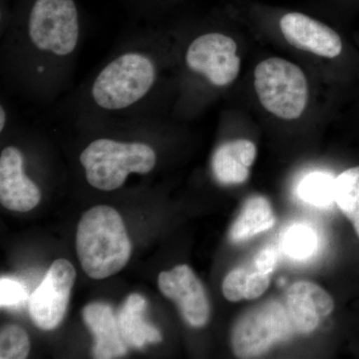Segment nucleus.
I'll list each match as a JSON object with an SVG mask.
<instances>
[{"label": "nucleus", "mask_w": 359, "mask_h": 359, "mask_svg": "<svg viewBox=\"0 0 359 359\" xmlns=\"http://www.w3.org/2000/svg\"><path fill=\"white\" fill-rule=\"evenodd\" d=\"M76 250L85 273L102 280L128 263L132 245L119 212L108 205L88 210L78 224Z\"/></svg>", "instance_id": "obj_1"}, {"label": "nucleus", "mask_w": 359, "mask_h": 359, "mask_svg": "<svg viewBox=\"0 0 359 359\" xmlns=\"http://www.w3.org/2000/svg\"><path fill=\"white\" fill-rule=\"evenodd\" d=\"M154 150L143 143H121L110 139L92 142L80 156L88 183L102 191H114L129 174H148L156 165Z\"/></svg>", "instance_id": "obj_2"}, {"label": "nucleus", "mask_w": 359, "mask_h": 359, "mask_svg": "<svg viewBox=\"0 0 359 359\" xmlns=\"http://www.w3.org/2000/svg\"><path fill=\"white\" fill-rule=\"evenodd\" d=\"M254 86L264 109L280 119H297L308 105L306 74L285 59L271 57L259 63L255 69Z\"/></svg>", "instance_id": "obj_3"}, {"label": "nucleus", "mask_w": 359, "mask_h": 359, "mask_svg": "<svg viewBox=\"0 0 359 359\" xmlns=\"http://www.w3.org/2000/svg\"><path fill=\"white\" fill-rule=\"evenodd\" d=\"M154 81L152 61L140 53H126L101 71L92 87V96L104 109H123L143 98Z\"/></svg>", "instance_id": "obj_4"}, {"label": "nucleus", "mask_w": 359, "mask_h": 359, "mask_svg": "<svg viewBox=\"0 0 359 359\" xmlns=\"http://www.w3.org/2000/svg\"><path fill=\"white\" fill-rule=\"evenodd\" d=\"M297 334L285 304H259L238 318L231 332V348L238 358H256Z\"/></svg>", "instance_id": "obj_5"}, {"label": "nucleus", "mask_w": 359, "mask_h": 359, "mask_svg": "<svg viewBox=\"0 0 359 359\" xmlns=\"http://www.w3.org/2000/svg\"><path fill=\"white\" fill-rule=\"evenodd\" d=\"M29 37L40 50L65 56L74 50L79 36L73 0H36L30 13Z\"/></svg>", "instance_id": "obj_6"}, {"label": "nucleus", "mask_w": 359, "mask_h": 359, "mask_svg": "<svg viewBox=\"0 0 359 359\" xmlns=\"http://www.w3.org/2000/svg\"><path fill=\"white\" fill-rule=\"evenodd\" d=\"M186 63L219 87L233 83L241 71L238 45L222 33H208L194 40L187 50Z\"/></svg>", "instance_id": "obj_7"}, {"label": "nucleus", "mask_w": 359, "mask_h": 359, "mask_svg": "<svg viewBox=\"0 0 359 359\" xmlns=\"http://www.w3.org/2000/svg\"><path fill=\"white\" fill-rule=\"evenodd\" d=\"M75 278L76 271L67 259H58L51 264L29 297L30 316L40 330H52L62 323Z\"/></svg>", "instance_id": "obj_8"}, {"label": "nucleus", "mask_w": 359, "mask_h": 359, "mask_svg": "<svg viewBox=\"0 0 359 359\" xmlns=\"http://www.w3.org/2000/svg\"><path fill=\"white\" fill-rule=\"evenodd\" d=\"M158 287L165 297L176 302L188 325L196 328L207 325L211 316L209 299L202 282L188 264L160 273Z\"/></svg>", "instance_id": "obj_9"}, {"label": "nucleus", "mask_w": 359, "mask_h": 359, "mask_svg": "<svg viewBox=\"0 0 359 359\" xmlns=\"http://www.w3.org/2000/svg\"><path fill=\"white\" fill-rule=\"evenodd\" d=\"M280 32L290 45L320 57L341 54L342 41L337 32L321 21L299 11H289L278 20Z\"/></svg>", "instance_id": "obj_10"}, {"label": "nucleus", "mask_w": 359, "mask_h": 359, "mask_svg": "<svg viewBox=\"0 0 359 359\" xmlns=\"http://www.w3.org/2000/svg\"><path fill=\"white\" fill-rule=\"evenodd\" d=\"M285 309L297 334H311L334 311L332 297L316 283L301 280L285 294Z\"/></svg>", "instance_id": "obj_11"}, {"label": "nucleus", "mask_w": 359, "mask_h": 359, "mask_svg": "<svg viewBox=\"0 0 359 359\" xmlns=\"http://www.w3.org/2000/svg\"><path fill=\"white\" fill-rule=\"evenodd\" d=\"M41 200L39 187L23 173L22 154L7 147L0 156V202L11 211L28 212Z\"/></svg>", "instance_id": "obj_12"}, {"label": "nucleus", "mask_w": 359, "mask_h": 359, "mask_svg": "<svg viewBox=\"0 0 359 359\" xmlns=\"http://www.w3.org/2000/svg\"><path fill=\"white\" fill-rule=\"evenodd\" d=\"M82 318L94 337V358H119L127 353L129 347L122 339L117 316L110 306L103 302L87 304Z\"/></svg>", "instance_id": "obj_13"}, {"label": "nucleus", "mask_w": 359, "mask_h": 359, "mask_svg": "<svg viewBox=\"0 0 359 359\" xmlns=\"http://www.w3.org/2000/svg\"><path fill=\"white\" fill-rule=\"evenodd\" d=\"M257 157L252 141L240 139L219 146L212 159L215 178L222 185H238L249 179L250 168Z\"/></svg>", "instance_id": "obj_14"}, {"label": "nucleus", "mask_w": 359, "mask_h": 359, "mask_svg": "<svg viewBox=\"0 0 359 359\" xmlns=\"http://www.w3.org/2000/svg\"><path fill=\"white\" fill-rule=\"evenodd\" d=\"M147 302L139 294L127 297L117 316L120 334L128 347L143 348L147 344H159L162 334L144 318Z\"/></svg>", "instance_id": "obj_15"}, {"label": "nucleus", "mask_w": 359, "mask_h": 359, "mask_svg": "<svg viewBox=\"0 0 359 359\" xmlns=\"http://www.w3.org/2000/svg\"><path fill=\"white\" fill-rule=\"evenodd\" d=\"M276 223L271 203L262 196L250 198L231 224L229 238L235 244L247 242L259 233L269 230Z\"/></svg>", "instance_id": "obj_16"}, {"label": "nucleus", "mask_w": 359, "mask_h": 359, "mask_svg": "<svg viewBox=\"0 0 359 359\" xmlns=\"http://www.w3.org/2000/svg\"><path fill=\"white\" fill-rule=\"evenodd\" d=\"M271 273L262 271L254 259L245 266L231 271L224 278L222 290L229 302L252 301L269 289Z\"/></svg>", "instance_id": "obj_17"}, {"label": "nucleus", "mask_w": 359, "mask_h": 359, "mask_svg": "<svg viewBox=\"0 0 359 359\" xmlns=\"http://www.w3.org/2000/svg\"><path fill=\"white\" fill-rule=\"evenodd\" d=\"M334 202L359 238V166L347 169L335 178Z\"/></svg>", "instance_id": "obj_18"}, {"label": "nucleus", "mask_w": 359, "mask_h": 359, "mask_svg": "<svg viewBox=\"0 0 359 359\" xmlns=\"http://www.w3.org/2000/svg\"><path fill=\"white\" fill-rule=\"evenodd\" d=\"M335 178L323 172L306 175L299 186V197L309 204L325 208L334 202Z\"/></svg>", "instance_id": "obj_19"}, {"label": "nucleus", "mask_w": 359, "mask_h": 359, "mask_svg": "<svg viewBox=\"0 0 359 359\" xmlns=\"http://www.w3.org/2000/svg\"><path fill=\"white\" fill-rule=\"evenodd\" d=\"M316 231L304 224H295L283 236V250L294 259H302L311 256L316 250Z\"/></svg>", "instance_id": "obj_20"}, {"label": "nucleus", "mask_w": 359, "mask_h": 359, "mask_svg": "<svg viewBox=\"0 0 359 359\" xmlns=\"http://www.w3.org/2000/svg\"><path fill=\"white\" fill-rule=\"evenodd\" d=\"M30 351V340L23 328L6 325L0 332V358L25 359Z\"/></svg>", "instance_id": "obj_21"}, {"label": "nucleus", "mask_w": 359, "mask_h": 359, "mask_svg": "<svg viewBox=\"0 0 359 359\" xmlns=\"http://www.w3.org/2000/svg\"><path fill=\"white\" fill-rule=\"evenodd\" d=\"M28 294L25 285L13 278L0 280V306L2 309H18L27 301Z\"/></svg>", "instance_id": "obj_22"}, {"label": "nucleus", "mask_w": 359, "mask_h": 359, "mask_svg": "<svg viewBox=\"0 0 359 359\" xmlns=\"http://www.w3.org/2000/svg\"><path fill=\"white\" fill-rule=\"evenodd\" d=\"M4 124H6V111L4 107L0 108V131L4 130Z\"/></svg>", "instance_id": "obj_23"}]
</instances>
